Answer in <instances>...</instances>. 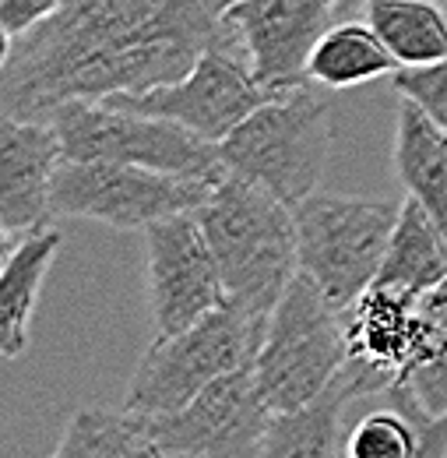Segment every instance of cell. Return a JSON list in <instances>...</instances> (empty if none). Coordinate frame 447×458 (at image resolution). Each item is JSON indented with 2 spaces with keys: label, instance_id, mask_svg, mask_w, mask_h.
<instances>
[{
  "label": "cell",
  "instance_id": "cell-1",
  "mask_svg": "<svg viewBox=\"0 0 447 458\" xmlns=\"http://www.w3.org/2000/svg\"><path fill=\"white\" fill-rule=\"evenodd\" d=\"M232 0H67L4 47V114L46 116L71 99L138 96L229 43ZM232 47V43H229Z\"/></svg>",
  "mask_w": 447,
  "mask_h": 458
},
{
  "label": "cell",
  "instance_id": "cell-2",
  "mask_svg": "<svg viewBox=\"0 0 447 458\" xmlns=\"http://www.w3.org/2000/svg\"><path fill=\"white\" fill-rule=\"evenodd\" d=\"M198 219L215 250L225 300L257 318H272L282 293L299 276L292 208L272 191L223 173L198 208Z\"/></svg>",
  "mask_w": 447,
  "mask_h": 458
},
{
  "label": "cell",
  "instance_id": "cell-3",
  "mask_svg": "<svg viewBox=\"0 0 447 458\" xmlns=\"http://www.w3.org/2000/svg\"><path fill=\"white\" fill-rule=\"evenodd\" d=\"M345 356V310H338L321 286L299 272L272 310L257 349V395L272 412L307 409L332 392Z\"/></svg>",
  "mask_w": 447,
  "mask_h": 458
},
{
  "label": "cell",
  "instance_id": "cell-4",
  "mask_svg": "<svg viewBox=\"0 0 447 458\" xmlns=\"http://www.w3.org/2000/svg\"><path fill=\"white\" fill-rule=\"evenodd\" d=\"M332 141V106L310 96L303 85L257 106L225 141H219V159L225 173L272 191L279 201L296 208L317 191Z\"/></svg>",
  "mask_w": 447,
  "mask_h": 458
},
{
  "label": "cell",
  "instance_id": "cell-5",
  "mask_svg": "<svg viewBox=\"0 0 447 458\" xmlns=\"http://www.w3.org/2000/svg\"><path fill=\"white\" fill-rule=\"evenodd\" d=\"M265 328L268 318H257L247 307L225 300L198 325L173 335H159L141 356L127 385L123 409L141 416L183 409L219 377L254 367Z\"/></svg>",
  "mask_w": 447,
  "mask_h": 458
},
{
  "label": "cell",
  "instance_id": "cell-6",
  "mask_svg": "<svg viewBox=\"0 0 447 458\" xmlns=\"http://www.w3.org/2000/svg\"><path fill=\"white\" fill-rule=\"evenodd\" d=\"M398 212L401 205L392 201L314 191L292 208L299 272H307L338 310H349L377 283Z\"/></svg>",
  "mask_w": 447,
  "mask_h": 458
},
{
  "label": "cell",
  "instance_id": "cell-7",
  "mask_svg": "<svg viewBox=\"0 0 447 458\" xmlns=\"http://www.w3.org/2000/svg\"><path fill=\"white\" fill-rule=\"evenodd\" d=\"M46 116L63 141V159L127 163L194 180H219L225 173L219 145L163 116L131 114L99 99H71Z\"/></svg>",
  "mask_w": 447,
  "mask_h": 458
},
{
  "label": "cell",
  "instance_id": "cell-8",
  "mask_svg": "<svg viewBox=\"0 0 447 458\" xmlns=\"http://www.w3.org/2000/svg\"><path fill=\"white\" fill-rule=\"evenodd\" d=\"M444 332L423 314L419 296L370 286L345 310V367L335 388L349 402L388 395L437 345Z\"/></svg>",
  "mask_w": 447,
  "mask_h": 458
},
{
  "label": "cell",
  "instance_id": "cell-9",
  "mask_svg": "<svg viewBox=\"0 0 447 458\" xmlns=\"http://www.w3.org/2000/svg\"><path fill=\"white\" fill-rule=\"evenodd\" d=\"M215 180L127 166L63 159L54 180V216L92 219L113 229H148L159 219L198 212Z\"/></svg>",
  "mask_w": 447,
  "mask_h": 458
},
{
  "label": "cell",
  "instance_id": "cell-10",
  "mask_svg": "<svg viewBox=\"0 0 447 458\" xmlns=\"http://www.w3.org/2000/svg\"><path fill=\"white\" fill-rule=\"evenodd\" d=\"M268 99L275 96L254 78L243 54L229 43H219L205 50L183 78L138 92V96H113L103 103L131 110V114L163 116V120L187 127L190 134L219 145Z\"/></svg>",
  "mask_w": 447,
  "mask_h": 458
},
{
  "label": "cell",
  "instance_id": "cell-11",
  "mask_svg": "<svg viewBox=\"0 0 447 458\" xmlns=\"http://www.w3.org/2000/svg\"><path fill=\"white\" fill-rule=\"evenodd\" d=\"M272 409L257 395L254 367L232 370L176 412L145 416L166 458H261Z\"/></svg>",
  "mask_w": 447,
  "mask_h": 458
},
{
  "label": "cell",
  "instance_id": "cell-12",
  "mask_svg": "<svg viewBox=\"0 0 447 458\" xmlns=\"http://www.w3.org/2000/svg\"><path fill=\"white\" fill-rule=\"evenodd\" d=\"M335 18V0H232L225 7L229 43L272 96L310 81V57Z\"/></svg>",
  "mask_w": 447,
  "mask_h": 458
},
{
  "label": "cell",
  "instance_id": "cell-13",
  "mask_svg": "<svg viewBox=\"0 0 447 458\" xmlns=\"http://www.w3.org/2000/svg\"><path fill=\"white\" fill-rule=\"evenodd\" d=\"M145 233L148 303L159 335L183 332L225 303V283L198 212L152 223Z\"/></svg>",
  "mask_w": 447,
  "mask_h": 458
},
{
  "label": "cell",
  "instance_id": "cell-14",
  "mask_svg": "<svg viewBox=\"0 0 447 458\" xmlns=\"http://www.w3.org/2000/svg\"><path fill=\"white\" fill-rule=\"evenodd\" d=\"M63 163V141L50 116H0V226L21 236L50 226L54 180Z\"/></svg>",
  "mask_w": 447,
  "mask_h": 458
},
{
  "label": "cell",
  "instance_id": "cell-15",
  "mask_svg": "<svg viewBox=\"0 0 447 458\" xmlns=\"http://www.w3.org/2000/svg\"><path fill=\"white\" fill-rule=\"evenodd\" d=\"M4 272H0V352L18 360L29 349V325L39 303V289L63 243L60 229L43 226L21 236H4Z\"/></svg>",
  "mask_w": 447,
  "mask_h": 458
},
{
  "label": "cell",
  "instance_id": "cell-16",
  "mask_svg": "<svg viewBox=\"0 0 447 458\" xmlns=\"http://www.w3.org/2000/svg\"><path fill=\"white\" fill-rule=\"evenodd\" d=\"M392 166L405 194L416 198L447 233V131L405 96L394 110Z\"/></svg>",
  "mask_w": 447,
  "mask_h": 458
},
{
  "label": "cell",
  "instance_id": "cell-17",
  "mask_svg": "<svg viewBox=\"0 0 447 458\" xmlns=\"http://www.w3.org/2000/svg\"><path fill=\"white\" fill-rule=\"evenodd\" d=\"M447 279V233L444 226L405 194L398 223L388 240L384 265L374 286H388L409 296H426Z\"/></svg>",
  "mask_w": 447,
  "mask_h": 458
},
{
  "label": "cell",
  "instance_id": "cell-18",
  "mask_svg": "<svg viewBox=\"0 0 447 458\" xmlns=\"http://www.w3.org/2000/svg\"><path fill=\"white\" fill-rule=\"evenodd\" d=\"M363 18L398 67H423L447 57V11L437 0H370Z\"/></svg>",
  "mask_w": 447,
  "mask_h": 458
},
{
  "label": "cell",
  "instance_id": "cell-19",
  "mask_svg": "<svg viewBox=\"0 0 447 458\" xmlns=\"http://www.w3.org/2000/svg\"><path fill=\"white\" fill-rule=\"evenodd\" d=\"M398 71V60L370 29V21H335L310 57V81L328 89H356Z\"/></svg>",
  "mask_w": 447,
  "mask_h": 458
},
{
  "label": "cell",
  "instance_id": "cell-20",
  "mask_svg": "<svg viewBox=\"0 0 447 458\" xmlns=\"http://www.w3.org/2000/svg\"><path fill=\"white\" fill-rule=\"evenodd\" d=\"M56 458H163V452L141 412L89 405L67 423Z\"/></svg>",
  "mask_w": 447,
  "mask_h": 458
},
{
  "label": "cell",
  "instance_id": "cell-21",
  "mask_svg": "<svg viewBox=\"0 0 447 458\" xmlns=\"http://www.w3.org/2000/svg\"><path fill=\"white\" fill-rule=\"evenodd\" d=\"M349 399L332 385L328 395L296 409L275 412L265 430L261 458H338V423Z\"/></svg>",
  "mask_w": 447,
  "mask_h": 458
},
{
  "label": "cell",
  "instance_id": "cell-22",
  "mask_svg": "<svg viewBox=\"0 0 447 458\" xmlns=\"http://www.w3.org/2000/svg\"><path fill=\"white\" fill-rule=\"evenodd\" d=\"M416 423L401 409L363 416L345 437V458H412Z\"/></svg>",
  "mask_w": 447,
  "mask_h": 458
},
{
  "label": "cell",
  "instance_id": "cell-23",
  "mask_svg": "<svg viewBox=\"0 0 447 458\" xmlns=\"http://www.w3.org/2000/svg\"><path fill=\"white\" fill-rule=\"evenodd\" d=\"M392 78L398 96L412 99L434 123L447 131V57L423 67H398Z\"/></svg>",
  "mask_w": 447,
  "mask_h": 458
},
{
  "label": "cell",
  "instance_id": "cell-24",
  "mask_svg": "<svg viewBox=\"0 0 447 458\" xmlns=\"http://www.w3.org/2000/svg\"><path fill=\"white\" fill-rule=\"evenodd\" d=\"M394 388H405L426 416H447V335L441 345Z\"/></svg>",
  "mask_w": 447,
  "mask_h": 458
},
{
  "label": "cell",
  "instance_id": "cell-25",
  "mask_svg": "<svg viewBox=\"0 0 447 458\" xmlns=\"http://www.w3.org/2000/svg\"><path fill=\"white\" fill-rule=\"evenodd\" d=\"M388 399L394 409H401L416 423V452L412 458H447V416H426L419 402L412 399L405 388H392Z\"/></svg>",
  "mask_w": 447,
  "mask_h": 458
},
{
  "label": "cell",
  "instance_id": "cell-26",
  "mask_svg": "<svg viewBox=\"0 0 447 458\" xmlns=\"http://www.w3.org/2000/svg\"><path fill=\"white\" fill-rule=\"evenodd\" d=\"M67 0H0V25L4 36L14 39L29 29H36L39 21H46L50 14H56Z\"/></svg>",
  "mask_w": 447,
  "mask_h": 458
},
{
  "label": "cell",
  "instance_id": "cell-27",
  "mask_svg": "<svg viewBox=\"0 0 447 458\" xmlns=\"http://www.w3.org/2000/svg\"><path fill=\"white\" fill-rule=\"evenodd\" d=\"M419 307H423V314L447 335V279L441 286L430 289L426 296H419Z\"/></svg>",
  "mask_w": 447,
  "mask_h": 458
},
{
  "label": "cell",
  "instance_id": "cell-28",
  "mask_svg": "<svg viewBox=\"0 0 447 458\" xmlns=\"http://www.w3.org/2000/svg\"><path fill=\"white\" fill-rule=\"evenodd\" d=\"M367 4H370V0H335L338 14H363Z\"/></svg>",
  "mask_w": 447,
  "mask_h": 458
},
{
  "label": "cell",
  "instance_id": "cell-29",
  "mask_svg": "<svg viewBox=\"0 0 447 458\" xmlns=\"http://www.w3.org/2000/svg\"><path fill=\"white\" fill-rule=\"evenodd\" d=\"M437 4H441V7H444V11H447V0H437Z\"/></svg>",
  "mask_w": 447,
  "mask_h": 458
},
{
  "label": "cell",
  "instance_id": "cell-30",
  "mask_svg": "<svg viewBox=\"0 0 447 458\" xmlns=\"http://www.w3.org/2000/svg\"><path fill=\"white\" fill-rule=\"evenodd\" d=\"M163 458H166V455H163Z\"/></svg>",
  "mask_w": 447,
  "mask_h": 458
},
{
  "label": "cell",
  "instance_id": "cell-31",
  "mask_svg": "<svg viewBox=\"0 0 447 458\" xmlns=\"http://www.w3.org/2000/svg\"><path fill=\"white\" fill-rule=\"evenodd\" d=\"M54 458H56V455H54Z\"/></svg>",
  "mask_w": 447,
  "mask_h": 458
}]
</instances>
